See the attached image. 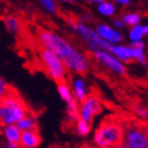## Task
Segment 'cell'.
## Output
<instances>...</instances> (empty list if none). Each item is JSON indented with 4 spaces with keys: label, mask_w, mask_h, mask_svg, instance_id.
Wrapping results in <instances>:
<instances>
[{
    "label": "cell",
    "mask_w": 148,
    "mask_h": 148,
    "mask_svg": "<svg viewBox=\"0 0 148 148\" xmlns=\"http://www.w3.org/2000/svg\"><path fill=\"white\" fill-rule=\"evenodd\" d=\"M67 70L74 72L76 74H85L89 70V59L83 52L75 50L70 57L64 60Z\"/></svg>",
    "instance_id": "cell-9"
},
{
    "label": "cell",
    "mask_w": 148,
    "mask_h": 148,
    "mask_svg": "<svg viewBox=\"0 0 148 148\" xmlns=\"http://www.w3.org/2000/svg\"><path fill=\"white\" fill-rule=\"evenodd\" d=\"M5 148H22V147H21L20 145H19V144H15V143L6 142Z\"/></svg>",
    "instance_id": "cell-29"
},
{
    "label": "cell",
    "mask_w": 148,
    "mask_h": 148,
    "mask_svg": "<svg viewBox=\"0 0 148 148\" xmlns=\"http://www.w3.org/2000/svg\"><path fill=\"white\" fill-rule=\"evenodd\" d=\"M71 90H72L73 97L76 99L77 103H82L87 97V95L89 94L85 80L83 78H80V77H76L74 79Z\"/></svg>",
    "instance_id": "cell-13"
},
{
    "label": "cell",
    "mask_w": 148,
    "mask_h": 148,
    "mask_svg": "<svg viewBox=\"0 0 148 148\" xmlns=\"http://www.w3.org/2000/svg\"><path fill=\"white\" fill-rule=\"evenodd\" d=\"M122 20H123L125 27H134L136 25H140L141 23V20H142V16L140 13L136 12H128L126 14H124L123 17H122Z\"/></svg>",
    "instance_id": "cell-22"
},
{
    "label": "cell",
    "mask_w": 148,
    "mask_h": 148,
    "mask_svg": "<svg viewBox=\"0 0 148 148\" xmlns=\"http://www.w3.org/2000/svg\"><path fill=\"white\" fill-rule=\"evenodd\" d=\"M112 3H116L122 6H128L130 4V0H110Z\"/></svg>",
    "instance_id": "cell-28"
},
{
    "label": "cell",
    "mask_w": 148,
    "mask_h": 148,
    "mask_svg": "<svg viewBox=\"0 0 148 148\" xmlns=\"http://www.w3.org/2000/svg\"><path fill=\"white\" fill-rule=\"evenodd\" d=\"M17 127L21 131H27V130L37 129V117L34 114H31L30 112L27 113L25 116L16 123Z\"/></svg>",
    "instance_id": "cell-18"
},
{
    "label": "cell",
    "mask_w": 148,
    "mask_h": 148,
    "mask_svg": "<svg viewBox=\"0 0 148 148\" xmlns=\"http://www.w3.org/2000/svg\"><path fill=\"white\" fill-rule=\"evenodd\" d=\"M92 55L96 62L104 66L106 69H108L109 71L116 73L119 75H124L126 73V65L119 60L110 52H106L103 50H95L92 52Z\"/></svg>",
    "instance_id": "cell-7"
},
{
    "label": "cell",
    "mask_w": 148,
    "mask_h": 148,
    "mask_svg": "<svg viewBox=\"0 0 148 148\" xmlns=\"http://www.w3.org/2000/svg\"><path fill=\"white\" fill-rule=\"evenodd\" d=\"M123 143L129 148H148L147 128L138 123L123 124Z\"/></svg>",
    "instance_id": "cell-5"
},
{
    "label": "cell",
    "mask_w": 148,
    "mask_h": 148,
    "mask_svg": "<svg viewBox=\"0 0 148 148\" xmlns=\"http://www.w3.org/2000/svg\"><path fill=\"white\" fill-rule=\"evenodd\" d=\"M94 30L101 39L106 40L111 45H119L124 40V35L120 30H116L106 23L96 25Z\"/></svg>",
    "instance_id": "cell-10"
},
{
    "label": "cell",
    "mask_w": 148,
    "mask_h": 148,
    "mask_svg": "<svg viewBox=\"0 0 148 148\" xmlns=\"http://www.w3.org/2000/svg\"><path fill=\"white\" fill-rule=\"evenodd\" d=\"M129 46L133 49V55H134L133 60L136 62L141 64L142 66H147V57H146L145 52V41L144 40H140V41H136V42H130Z\"/></svg>",
    "instance_id": "cell-14"
},
{
    "label": "cell",
    "mask_w": 148,
    "mask_h": 148,
    "mask_svg": "<svg viewBox=\"0 0 148 148\" xmlns=\"http://www.w3.org/2000/svg\"><path fill=\"white\" fill-rule=\"evenodd\" d=\"M73 29L74 31L78 34V36L85 41L86 46L88 47V49L90 51L93 52L95 50H99V43H101L102 39L99 37V35L96 34L94 29L80 21L75 22L73 25Z\"/></svg>",
    "instance_id": "cell-8"
},
{
    "label": "cell",
    "mask_w": 148,
    "mask_h": 148,
    "mask_svg": "<svg viewBox=\"0 0 148 148\" xmlns=\"http://www.w3.org/2000/svg\"><path fill=\"white\" fill-rule=\"evenodd\" d=\"M54 148H62V147H54Z\"/></svg>",
    "instance_id": "cell-35"
},
{
    "label": "cell",
    "mask_w": 148,
    "mask_h": 148,
    "mask_svg": "<svg viewBox=\"0 0 148 148\" xmlns=\"http://www.w3.org/2000/svg\"><path fill=\"white\" fill-rule=\"evenodd\" d=\"M0 148H5V146H2V145H0Z\"/></svg>",
    "instance_id": "cell-34"
},
{
    "label": "cell",
    "mask_w": 148,
    "mask_h": 148,
    "mask_svg": "<svg viewBox=\"0 0 148 148\" xmlns=\"http://www.w3.org/2000/svg\"><path fill=\"white\" fill-rule=\"evenodd\" d=\"M67 104V117H68L69 122L71 124H74L78 119H79V115H78V109H79V103L76 102V99H70Z\"/></svg>",
    "instance_id": "cell-19"
},
{
    "label": "cell",
    "mask_w": 148,
    "mask_h": 148,
    "mask_svg": "<svg viewBox=\"0 0 148 148\" xmlns=\"http://www.w3.org/2000/svg\"><path fill=\"white\" fill-rule=\"evenodd\" d=\"M97 12L104 17H113L116 12V8L111 1H103L97 4Z\"/></svg>",
    "instance_id": "cell-20"
},
{
    "label": "cell",
    "mask_w": 148,
    "mask_h": 148,
    "mask_svg": "<svg viewBox=\"0 0 148 148\" xmlns=\"http://www.w3.org/2000/svg\"><path fill=\"white\" fill-rule=\"evenodd\" d=\"M57 92H58L59 97H60L65 103H68L70 99H73L71 87L69 86V84L67 83V80H66V82L57 83Z\"/></svg>",
    "instance_id": "cell-21"
},
{
    "label": "cell",
    "mask_w": 148,
    "mask_h": 148,
    "mask_svg": "<svg viewBox=\"0 0 148 148\" xmlns=\"http://www.w3.org/2000/svg\"><path fill=\"white\" fill-rule=\"evenodd\" d=\"M74 129H75V133L78 136H87L91 132V124L78 119L74 123Z\"/></svg>",
    "instance_id": "cell-23"
},
{
    "label": "cell",
    "mask_w": 148,
    "mask_h": 148,
    "mask_svg": "<svg viewBox=\"0 0 148 148\" xmlns=\"http://www.w3.org/2000/svg\"><path fill=\"white\" fill-rule=\"evenodd\" d=\"M103 1H105V0H92V2H96L97 4L101 2H103Z\"/></svg>",
    "instance_id": "cell-32"
},
{
    "label": "cell",
    "mask_w": 148,
    "mask_h": 148,
    "mask_svg": "<svg viewBox=\"0 0 148 148\" xmlns=\"http://www.w3.org/2000/svg\"><path fill=\"white\" fill-rule=\"evenodd\" d=\"M84 1H86V2H89V3L92 2V0H84Z\"/></svg>",
    "instance_id": "cell-33"
},
{
    "label": "cell",
    "mask_w": 148,
    "mask_h": 148,
    "mask_svg": "<svg viewBox=\"0 0 148 148\" xmlns=\"http://www.w3.org/2000/svg\"><path fill=\"white\" fill-rule=\"evenodd\" d=\"M148 34V25H136L134 27H131L128 32V38H129L130 42H136L143 40V38Z\"/></svg>",
    "instance_id": "cell-17"
},
{
    "label": "cell",
    "mask_w": 148,
    "mask_h": 148,
    "mask_svg": "<svg viewBox=\"0 0 148 148\" xmlns=\"http://www.w3.org/2000/svg\"><path fill=\"white\" fill-rule=\"evenodd\" d=\"M41 136L37 129L22 131L19 145L22 148H37L41 144Z\"/></svg>",
    "instance_id": "cell-12"
},
{
    "label": "cell",
    "mask_w": 148,
    "mask_h": 148,
    "mask_svg": "<svg viewBox=\"0 0 148 148\" xmlns=\"http://www.w3.org/2000/svg\"><path fill=\"white\" fill-rule=\"evenodd\" d=\"M82 148H102V147H99V146L96 145H84Z\"/></svg>",
    "instance_id": "cell-30"
},
{
    "label": "cell",
    "mask_w": 148,
    "mask_h": 148,
    "mask_svg": "<svg viewBox=\"0 0 148 148\" xmlns=\"http://www.w3.org/2000/svg\"><path fill=\"white\" fill-rule=\"evenodd\" d=\"M38 41L41 48L55 53L62 62L70 57L76 50L66 38L49 30H40L38 32Z\"/></svg>",
    "instance_id": "cell-3"
},
{
    "label": "cell",
    "mask_w": 148,
    "mask_h": 148,
    "mask_svg": "<svg viewBox=\"0 0 148 148\" xmlns=\"http://www.w3.org/2000/svg\"><path fill=\"white\" fill-rule=\"evenodd\" d=\"M3 22H4V27L8 30L11 35L14 36H18L21 33V22L19 20V18H17L16 16L9 15L5 16L3 18Z\"/></svg>",
    "instance_id": "cell-16"
},
{
    "label": "cell",
    "mask_w": 148,
    "mask_h": 148,
    "mask_svg": "<svg viewBox=\"0 0 148 148\" xmlns=\"http://www.w3.org/2000/svg\"><path fill=\"white\" fill-rule=\"evenodd\" d=\"M62 2H67V3H76V0H60Z\"/></svg>",
    "instance_id": "cell-31"
},
{
    "label": "cell",
    "mask_w": 148,
    "mask_h": 148,
    "mask_svg": "<svg viewBox=\"0 0 148 148\" xmlns=\"http://www.w3.org/2000/svg\"><path fill=\"white\" fill-rule=\"evenodd\" d=\"M134 110L136 112L138 113L140 117H142L143 120H147L148 117V111H147V108H145L144 106H140V105H136L134 107Z\"/></svg>",
    "instance_id": "cell-26"
},
{
    "label": "cell",
    "mask_w": 148,
    "mask_h": 148,
    "mask_svg": "<svg viewBox=\"0 0 148 148\" xmlns=\"http://www.w3.org/2000/svg\"><path fill=\"white\" fill-rule=\"evenodd\" d=\"M39 57L47 74L53 80H55L56 83L67 80L68 70L66 68L64 62L55 53L51 52L45 48H41L39 51Z\"/></svg>",
    "instance_id": "cell-4"
},
{
    "label": "cell",
    "mask_w": 148,
    "mask_h": 148,
    "mask_svg": "<svg viewBox=\"0 0 148 148\" xmlns=\"http://www.w3.org/2000/svg\"><path fill=\"white\" fill-rule=\"evenodd\" d=\"M37 1L48 13L55 14L57 12V3L55 0H37Z\"/></svg>",
    "instance_id": "cell-24"
},
{
    "label": "cell",
    "mask_w": 148,
    "mask_h": 148,
    "mask_svg": "<svg viewBox=\"0 0 148 148\" xmlns=\"http://www.w3.org/2000/svg\"><path fill=\"white\" fill-rule=\"evenodd\" d=\"M110 53L125 65L134 62L133 60V58H134L133 49L130 46H127V45H122V43L112 45Z\"/></svg>",
    "instance_id": "cell-11"
},
{
    "label": "cell",
    "mask_w": 148,
    "mask_h": 148,
    "mask_svg": "<svg viewBox=\"0 0 148 148\" xmlns=\"http://www.w3.org/2000/svg\"><path fill=\"white\" fill-rule=\"evenodd\" d=\"M123 124L115 119L109 117L103 121L95 129L93 141L94 145L102 148H116L123 143Z\"/></svg>",
    "instance_id": "cell-1"
},
{
    "label": "cell",
    "mask_w": 148,
    "mask_h": 148,
    "mask_svg": "<svg viewBox=\"0 0 148 148\" xmlns=\"http://www.w3.org/2000/svg\"><path fill=\"white\" fill-rule=\"evenodd\" d=\"M29 113V109L22 99L15 92L10 91L0 99V125L16 124Z\"/></svg>",
    "instance_id": "cell-2"
},
{
    "label": "cell",
    "mask_w": 148,
    "mask_h": 148,
    "mask_svg": "<svg viewBox=\"0 0 148 148\" xmlns=\"http://www.w3.org/2000/svg\"><path fill=\"white\" fill-rule=\"evenodd\" d=\"M103 106L101 99L95 94H88L87 97L83 102L79 103V109H78V115L80 120L85 121L87 123L92 124V121L95 115L102 112Z\"/></svg>",
    "instance_id": "cell-6"
},
{
    "label": "cell",
    "mask_w": 148,
    "mask_h": 148,
    "mask_svg": "<svg viewBox=\"0 0 148 148\" xmlns=\"http://www.w3.org/2000/svg\"><path fill=\"white\" fill-rule=\"evenodd\" d=\"M10 91H11V87L9 86V84L6 83L2 77H0V99L6 95Z\"/></svg>",
    "instance_id": "cell-25"
},
{
    "label": "cell",
    "mask_w": 148,
    "mask_h": 148,
    "mask_svg": "<svg viewBox=\"0 0 148 148\" xmlns=\"http://www.w3.org/2000/svg\"><path fill=\"white\" fill-rule=\"evenodd\" d=\"M2 130H3V136L6 139V142L19 144L22 131L17 127L16 124L5 125V126H3Z\"/></svg>",
    "instance_id": "cell-15"
},
{
    "label": "cell",
    "mask_w": 148,
    "mask_h": 148,
    "mask_svg": "<svg viewBox=\"0 0 148 148\" xmlns=\"http://www.w3.org/2000/svg\"><path fill=\"white\" fill-rule=\"evenodd\" d=\"M112 23H113V28L116 29V30H120V31L125 28V25H124L123 20L121 18H114Z\"/></svg>",
    "instance_id": "cell-27"
}]
</instances>
